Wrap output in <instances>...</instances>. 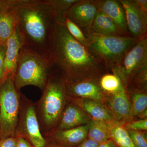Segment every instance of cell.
Here are the masks:
<instances>
[{
	"mask_svg": "<svg viewBox=\"0 0 147 147\" xmlns=\"http://www.w3.org/2000/svg\"><path fill=\"white\" fill-rule=\"evenodd\" d=\"M54 71L49 55L40 54L24 45L18 55L13 82L16 90L34 86L43 91Z\"/></svg>",
	"mask_w": 147,
	"mask_h": 147,
	"instance_id": "3957f363",
	"label": "cell"
},
{
	"mask_svg": "<svg viewBox=\"0 0 147 147\" xmlns=\"http://www.w3.org/2000/svg\"><path fill=\"white\" fill-rule=\"evenodd\" d=\"M105 103L119 122L125 123L133 120L130 102L124 85L115 93L106 96Z\"/></svg>",
	"mask_w": 147,
	"mask_h": 147,
	"instance_id": "7c38bea8",
	"label": "cell"
},
{
	"mask_svg": "<svg viewBox=\"0 0 147 147\" xmlns=\"http://www.w3.org/2000/svg\"><path fill=\"white\" fill-rule=\"evenodd\" d=\"M91 31L105 35L123 36L121 33L113 20L99 9L92 24Z\"/></svg>",
	"mask_w": 147,
	"mask_h": 147,
	"instance_id": "ffe728a7",
	"label": "cell"
},
{
	"mask_svg": "<svg viewBox=\"0 0 147 147\" xmlns=\"http://www.w3.org/2000/svg\"><path fill=\"white\" fill-rule=\"evenodd\" d=\"M16 136L0 139V147H16Z\"/></svg>",
	"mask_w": 147,
	"mask_h": 147,
	"instance_id": "f1b7e54d",
	"label": "cell"
},
{
	"mask_svg": "<svg viewBox=\"0 0 147 147\" xmlns=\"http://www.w3.org/2000/svg\"><path fill=\"white\" fill-rule=\"evenodd\" d=\"M125 12L129 35L139 40L147 34V13L134 0H119Z\"/></svg>",
	"mask_w": 147,
	"mask_h": 147,
	"instance_id": "30bf717a",
	"label": "cell"
},
{
	"mask_svg": "<svg viewBox=\"0 0 147 147\" xmlns=\"http://www.w3.org/2000/svg\"><path fill=\"white\" fill-rule=\"evenodd\" d=\"M77 0H47L56 24L64 26L69 9Z\"/></svg>",
	"mask_w": 147,
	"mask_h": 147,
	"instance_id": "7402d4cb",
	"label": "cell"
},
{
	"mask_svg": "<svg viewBox=\"0 0 147 147\" xmlns=\"http://www.w3.org/2000/svg\"><path fill=\"white\" fill-rule=\"evenodd\" d=\"M126 89L133 118L137 117L147 119V91L131 88H126Z\"/></svg>",
	"mask_w": 147,
	"mask_h": 147,
	"instance_id": "d6986e66",
	"label": "cell"
},
{
	"mask_svg": "<svg viewBox=\"0 0 147 147\" xmlns=\"http://www.w3.org/2000/svg\"><path fill=\"white\" fill-rule=\"evenodd\" d=\"M98 145V143L87 138L84 142L77 146V147H97Z\"/></svg>",
	"mask_w": 147,
	"mask_h": 147,
	"instance_id": "4dcf8cb0",
	"label": "cell"
},
{
	"mask_svg": "<svg viewBox=\"0 0 147 147\" xmlns=\"http://www.w3.org/2000/svg\"><path fill=\"white\" fill-rule=\"evenodd\" d=\"M49 56L55 71L67 83L98 77L107 68L105 64L79 43L65 26L55 23Z\"/></svg>",
	"mask_w": 147,
	"mask_h": 147,
	"instance_id": "6da1fadb",
	"label": "cell"
},
{
	"mask_svg": "<svg viewBox=\"0 0 147 147\" xmlns=\"http://www.w3.org/2000/svg\"><path fill=\"white\" fill-rule=\"evenodd\" d=\"M85 35L88 50L108 69L118 63L139 40L131 36L105 35L92 31Z\"/></svg>",
	"mask_w": 147,
	"mask_h": 147,
	"instance_id": "5b68a950",
	"label": "cell"
},
{
	"mask_svg": "<svg viewBox=\"0 0 147 147\" xmlns=\"http://www.w3.org/2000/svg\"><path fill=\"white\" fill-rule=\"evenodd\" d=\"M11 0H0V13L11 3Z\"/></svg>",
	"mask_w": 147,
	"mask_h": 147,
	"instance_id": "836d02e7",
	"label": "cell"
},
{
	"mask_svg": "<svg viewBox=\"0 0 147 147\" xmlns=\"http://www.w3.org/2000/svg\"><path fill=\"white\" fill-rule=\"evenodd\" d=\"M146 68H147V34L139 39L118 63L109 69L119 75L127 88L134 76Z\"/></svg>",
	"mask_w": 147,
	"mask_h": 147,
	"instance_id": "52a82bcc",
	"label": "cell"
},
{
	"mask_svg": "<svg viewBox=\"0 0 147 147\" xmlns=\"http://www.w3.org/2000/svg\"><path fill=\"white\" fill-rule=\"evenodd\" d=\"M88 124L64 130H55L52 136L58 142L66 147L79 146L88 138Z\"/></svg>",
	"mask_w": 147,
	"mask_h": 147,
	"instance_id": "e0dca14e",
	"label": "cell"
},
{
	"mask_svg": "<svg viewBox=\"0 0 147 147\" xmlns=\"http://www.w3.org/2000/svg\"><path fill=\"white\" fill-rule=\"evenodd\" d=\"M5 59L4 63L3 79L9 75L14 76L18 55L21 48L24 45L23 38L17 27L6 42Z\"/></svg>",
	"mask_w": 147,
	"mask_h": 147,
	"instance_id": "5bb4252c",
	"label": "cell"
},
{
	"mask_svg": "<svg viewBox=\"0 0 147 147\" xmlns=\"http://www.w3.org/2000/svg\"><path fill=\"white\" fill-rule=\"evenodd\" d=\"M67 96L65 81L54 70L38 103V121L45 130H51L59 122Z\"/></svg>",
	"mask_w": 147,
	"mask_h": 147,
	"instance_id": "277c9868",
	"label": "cell"
},
{
	"mask_svg": "<svg viewBox=\"0 0 147 147\" xmlns=\"http://www.w3.org/2000/svg\"><path fill=\"white\" fill-rule=\"evenodd\" d=\"M21 100L16 134L27 139L34 147H45L46 141L40 131L36 108L29 100Z\"/></svg>",
	"mask_w": 147,
	"mask_h": 147,
	"instance_id": "ba28073f",
	"label": "cell"
},
{
	"mask_svg": "<svg viewBox=\"0 0 147 147\" xmlns=\"http://www.w3.org/2000/svg\"><path fill=\"white\" fill-rule=\"evenodd\" d=\"M110 70L112 73H102L98 78L99 86L106 96L115 93L124 85L119 75Z\"/></svg>",
	"mask_w": 147,
	"mask_h": 147,
	"instance_id": "603a6c76",
	"label": "cell"
},
{
	"mask_svg": "<svg viewBox=\"0 0 147 147\" xmlns=\"http://www.w3.org/2000/svg\"><path fill=\"white\" fill-rule=\"evenodd\" d=\"M69 33L79 43L87 48V38L82 30L72 21L67 18L64 25Z\"/></svg>",
	"mask_w": 147,
	"mask_h": 147,
	"instance_id": "d4e9b609",
	"label": "cell"
},
{
	"mask_svg": "<svg viewBox=\"0 0 147 147\" xmlns=\"http://www.w3.org/2000/svg\"><path fill=\"white\" fill-rule=\"evenodd\" d=\"M123 123L117 122L110 125L111 139L118 147H135Z\"/></svg>",
	"mask_w": 147,
	"mask_h": 147,
	"instance_id": "cb8c5ba5",
	"label": "cell"
},
{
	"mask_svg": "<svg viewBox=\"0 0 147 147\" xmlns=\"http://www.w3.org/2000/svg\"><path fill=\"white\" fill-rule=\"evenodd\" d=\"M17 28L24 45L49 55L50 39L55 22L47 0H18Z\"/></svg>",
	"mask_w": 147,
	"mask_h": 147,
	"instance_id": "7a4b0ae2",
	"label": "cell"
},
{
	"mask_svg": "<svg viewBox=\"0 0 147 147\" xmlns=\"http://www.w3.org/2000/svg\"><path fill=\"white\" fill-rule=\"evenodd\" d=\"M67 99L82 108L92 119L105 121L109 124L118 122L105 104L90 99L68 96Z\"/></svg>",
	"mask_w": 147,
	"mask_h": 147,
	"instance_id": "9a60e30c",
	"label": "cell"
},
{
	"mask_svg": "<svg viewBox=\"0 0 147 147\" xmlns=\"http://www.w3.org/2000/svg\"><path fill=\"white\" fill-rule=\"evenodd\" d=\"M98 10L94 0H77L69 9L67 18L78 26L85 35L91 31Z\"/></svg>",
	"mask_w": 147,
	"mask_h": 147,
	"instance_id": "9c48e42d",
	"label": "cell"
},
{
	"mask_svg": "<svg viewBox=\"0 0 147 147\" xmlns=\"http://www.w3.org/2000/svg\"><path fill=\"white\" fill-rule=\"evenodd\" d=\"M98 8L112 20L123 36H130L127 26L124 9L119 1L117 0H94Z\"/></svg>",
	"mask_w": 147,
	"mask_h": 147,
	"instance_id": "4fadbf2b",
	"label": "cell"
},
{
	"mask_svg": "<svg viewBox=\"0 0 147 147\" xmlns=\"http://www.w3.org/2000/svg\"><path fill=\"white\" fill-rule=\"evenodd\" d=\"M53 147H63L61 146H54Z\"/></svg>",
	"mask_w": 147,
	"mask_h": 147,
	"instance_id": "e575fe53",
	"label": "cell"
},
{
	"mask_svg": "<svg viewBox=\"0 0 147 147\" xmlns=\"http://www.w3.org/2000/svg\"><path fill=\"white\" fill-rule=\"evenodd\" d=\"M127 131L135 147H147L146 135L143 131L130 130Z\"/></svg>",
	"mask_w": 147,
	"mask_h": 147,
	"instance_id": "484cf974",
	"label": "cell"
},
{
	"mask_svg": "<svg viewBox=\"0 0 147 147\" xmlns=\"http://www.w3.org/2000/svg\"><path fill=\"white\" fill-rule=\"evenodd\" d=\"M98 78L99 76L74 83H66L67 96L90 99L105 104L106 95L99 86Z\"/></svg>",
	"mask_w": 147,
	"mask_h": 147,
	"instance_id": "8fae6325",
	"label": "cell"
},
{
	"mask_svg": "<svg viewBox=\"0 0 147 147\" xmlns=\"http://www.w3.org/2000/svg\"><path fill=\"white\" fill-rule=\"evenodd\" d=\"M97 147H118L112 139H110L99 144Z\"/></svg>",
	"mask_w": 147,
	"mask_h": 147,
	"instance_id": "1f68e13d",
	"label": "cell"
},
{
	"mask_svg": "<svg viewBox=\"0 0 147 147\" xmlns=\"http://www.w3.org/2000/svg\"><path fill=\"white\" fill-rule=\"evenodd\" d=\"M92 118L73 102L65 107L56 130H64L88 124Z\"/></svg>",
	"mask_w": 147,
	"mask_h": 147,
	"instance_id": "2e32d148",
	"label": "cell"
},
{
	"mask_svg": "<svg viewBox=\"0 0 147 147\" xmlns=\"http://www.w3.org/2000/svg\"><path fill=\"white\" fill-rule=\"evenodd\" d=\"M16 139V147H31L28 141L19 134L15 135Z\"/></svg>",
	"mask_w": 147,
	"mask_h": 147,
	"instance_id": "f546056e",
	"label": "cell"
},
{
	"mask_svg": "<svg viewBox=\"0 0 147 147\" xmlns=\"http://www.w3.org/2000/svg\"><path fill=\"white\" fill-rule=\"evenodd\" d=\"M123 126L127 130L144 131L147 130V119H141L138 120H132L124 123Z\"/></svg>",
	"mask_w": 147,
	"mask_h": 147,
	"instance_id": "4316f807",
	"label": "cell"
},
{
	"mask_svg": "<svg viewBox=\"0 0 147 147\" xmlns=\"http://www.w3.org/2000/svg\"><path fill=\"white\" fill-rule=\"evenodd\" d=\"M21 96L13 76L9 75L0 82V139L15 137L19 119Z\"/></svg>",
	"mask_w": 147,
	"mask_h": 147,
	"instance_id": "8992f818",
	"label": "cell"
},
{
	"mask_svg": "<svg viewBox=\"0 0 147 147\" xmlns=\"http://www.w3.org/2000/svg\"><path fill=\"white\" fill-rule=\"evenodd\" d=\"M138 6L142 10L147 13V0H134Z\"/></svg>",
	"mask_w": 147,
	"mask_h": 147,
	"instance_id": "d6a6232c",
	"label": "cell"
},
{
	"mask_svg": "<svg viewBox=\"0 0 147 147\" xmlns=\"http://www.w3.org/2000/svg\"><path fill=\"white\" fill-rule=\"evenodd\" d=\"M17 1L11 0L10 4L0 13V42L6 43L17 27Z\"/></svg>",
	"mask_w": 147,
	"mask_h": 147,
	"instance_id": "ac0fdd59",
	"label": "cell"
},
{
	"mask_svg": "<svg viewBox=\"0 0 147 147\" xmlns=\"http://www.w3.org/2000/svg\"><path fill=\"white\" fill-rule=\"evenodd\" d=\"M6 45V43L0 42V82L4 78V63L5 59Z\"/></svg>",
	"mask_w": 147,
	"mask_h": 147,
	"instance_id": "83f0119b",
	"label": "cell"
},
{
	"mask_svg": "<svg viewBox=\"0 0 147 147\" xmlns=\"http://www.w3.org/2000/svg\"><path fill=\"white\" fill-rule=\"evenodd\" d=\"M110 125L105 121L92 119L88 124V138L99 144L111 139Z\"/></svg>",
	"mask_w": 147,
	"mask_h": 147,
	"instance_id": "44dd1931",
	"label": "cell"
}]
</instances>
